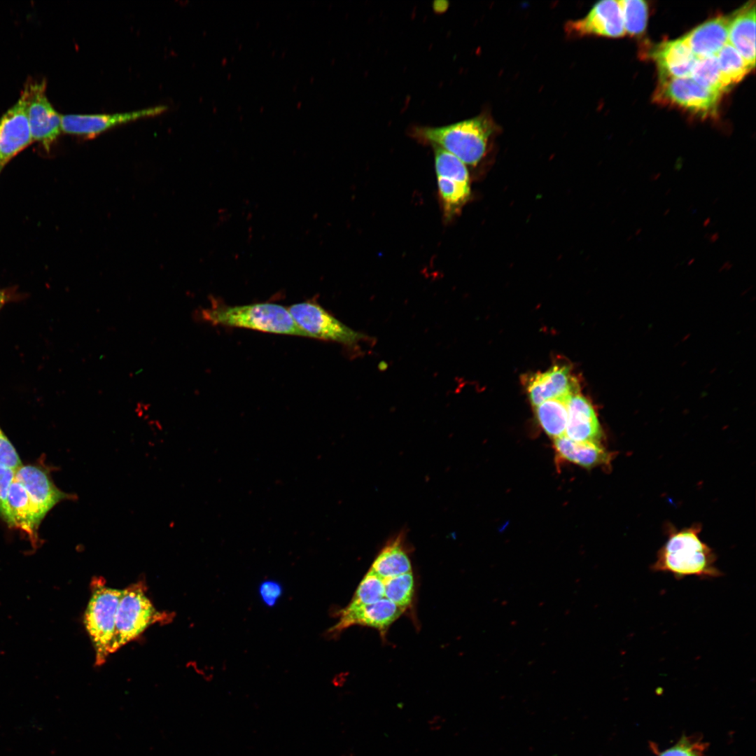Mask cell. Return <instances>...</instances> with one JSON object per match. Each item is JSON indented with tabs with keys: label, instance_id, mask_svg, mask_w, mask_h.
<instances>
[{
	"label": "cell",
	"instance_id": "d590c367",
	"mask_svg": "<svg viewBox=\"0 0 756 756\" xmlns=\"http://www.w3.org/2000/svg\"><path fill=\"white\" fill-rule=\"evenodd\" d=\"M660 176H661V173L653 174H652L650 176V181H656L660 177Z\"/></svg>",
	"mask_w": 756,
	"mask_h": 756
},
{
	"label": "cell",
	"instance_id": "277c9868",
	"mask_svg": "<svg viewBox=\"0 0 756 756\" xmlns=\"http://www.w3.org/2000/svg\"><path fill=\"white\" fill-rule=\"evenodd\" d=\"M91 591L84 624L95 650L96 664L102 665L113 653L116 612L122 589L107 587L99 578L92 581Z\"/></svg>",
	"mask_w": 756,
	"mask_h": 756
},
{
	"label": "cell",
	"instance_id": "f1b7e54d",
	"mask_svg": "<svg viewBox=\"0 0 756 756\" xmlns=\"http://www.w3.org/2000/svg\"><path fill=\"white\" fill-rule=\"evenodd\" d=\"M15 470L0 464V516L11 527L8 496L10 486L15 479Z\"/></svg>",
	"mask_w": 756,
	"mask_h": 756
},
{
	"label": "cell",
	"instance_id": "7a4b0ae2",
	"mask_svg": "<svg viewBox=\"0 0 756 756\" xmlns=\"http://www.w3.org/2000/svg\"><path fill=\"white\" fill-rule=\"evenodd\" d=\"M198 315L201 320L214 326L307 337L296 324L288 309L276 303L228 306L212 302L211 307L202 309Z\"/></svg>",
	"mask_w": 756,
	"mask_h": 756
},
{
	"label": "cell",
	"instance_id": "4316f807",
	"mask_svg": "<svg viewBox=\"0 0 756 756\" xmlns=\"http://www.w3.org/2000/svg\"><path fill=\"white\" fill-rule=\"evenodd\" d=\"M618 4L625 33L631 36L643 34L648 18L646 2L642 0H620Z\"/></svg>",
	"mask_w": 756,
	"mask_h": 756
},
{
	"label": "cell",
	"instance_id": "d6986e66",
	"mask_svg": "<svg viewBox=\"0 0 756 756\" xmlns=\"http://www.w3.org/2000/svg\"><path fill=\"white\" fill-rule=\"evenodd\" d=\"M554 444L560 459L587 468L609 465L612 460V454L601 442L575 441L564 435L554 439Z\"/></svg>",
	"mask_w": 756,
	"mask_h": 756
},
{
	"label": "cell",
	"instance_id": "836d02e7",
	"mask_svg": "<svg viewBox=\"0 0 756 756\" xmlns=\"http://www.w3.org/2000/svg\"><path fill=\"white\" fill-rule=\"evenodd\" d=\"M708 237L709 238V241L711 243H714L719 239V233L718 232H714L712 234L708 236Z\"/></svg>",
	"mask_w": 756,
	"mask_h": 756
},
{
	"label": "cell",
	"instance_id": "60d3db41",
	"mask_svg": "<svg viewBox=\"0 0 756 756\" xmlns=\"http://www.w3.org/2000/svg\"><path fill=\"white\" fill-rule=\"evenodd\" d=\"M718 199H719L718 197L715 198V200H714V202H713V204H715L718 202Z\"/></svg>",
	"mask_w": 756,
	"mask_h": 756
},
{
	"label": "cell",
	"instance_id": "f35d334b",
	"mask_svg": "<svg viewBox=\"0 0 756 756\" xmlns=\"http://www.w3.org/2000/svg\"><path fill=\"white\" fill-rule=\"evenodd\" d=\"M640 232H641V228L638 229V230L636 232V234L638 235V234H639Z\"/></svg>",
	"mask_w": 756,
	"mask_h": 756
},
{
	"label": "cell",
	"instance_id": "ffe728a7",
	"mask_svg": "<svg viewBox=\"0 0 756 756\" xmlns=\"http://www.w3.org/2000/svg\"><path fill=\"white\" fill-rule=\"evenodd\" d=\"M728 43L754 69L755 65V4L748 2L732 16Z\"/></svg>",
	"mask_w": 756,
	"mask_h": 756
},
{
	"label": "cell",
	"instance_id": "d6a6232c",
	"mask_svg": "<svg viewBox=\"0 0 756 756\" xmlns=\"http://www.w3.org/2000/svg\"><path fill=\"white\" fill-rule=\"evenodd\" d=\"M445 723V719L440 715L432 716L428 721V726L430 731L438 732L440 730Z\"/></svg>",
	"mask_w": 756,
	"mask_h": 756
},
{
	"label": "cell",
	"instance_id": "74e56055",
	"mask_svg": "<svg viewBox=\"0 0 756 756\" xmlns=\"http://www.w3.org/2000/svg\"><path fill=\"white\" fill-rule=\"evenodd\" d=\"M669 211H670L669 208L667 209L666 210H665L664 212V216H666L669 213Z\"/></svg>",
	"mask_w": 756,
	"mask_h": 756
},
{
	"label": "cell",
	"instance_id": "5bb4252c",
	"mask_svg": "<svg viewBox=\"0 0 756 756\" xmlns=\"http://www.w3.org/2000/svg\"><path fill=\"white\" fill-rule=\"evenodd\" d=\"M525 383L529 399L535 407L547 400L576 393L579 387L570 368L564 364L527 376Z\"/></svg>",
	"mask_w": 756,
	"mask_h": 756
},
{
	"label": "cell",
	"instance_id": "44dd1931",
	"mask_svg": "<svg viewBox=\"0 0 756 756\" xmlns=\"http://www.w3.org/2000/svg\"><path fill=\"white\" fill-rule=\"evenodd\" d=\"M11 528L15 527L25 532L34 544L38 540V529L41 522L22 484L15 478L13 481L8 496Z\"/></svg>",
	"mask_w": 756,
	"mask_h": 756
},
{
	"label": "cell",
	"instance_id": "8d00e7d4",
	"mask_svg": "<svg viewBox=\"0 0 756 756\" xmlns=\"http://www.w3.org/2000/svg\"><path fill=\"white\" fill-rule=\"evenodd\" d=\"M710 223V217H708V218H706V220H705L704 221V223H703V226H704V227H707V226H708V225H709Z\"/></svg>",
	"mask_w": 756,
	"mask_h": 756
},
{
	"label": "cell",
	"instance_id": "7402d4cb",
	"mask_svg": "<svg viewBox=\"0 0 756 756\" xmlns=\"http://www.w3.org/2000/svg\"><path fill=\"white\" fill-rule=\"evenodd\" d=\"M402 534L388 542L380 551L370 570L386 579L412 572V565L404 547Z\"/></svg>",
	"mask_w": 756,
	"mask_h": 756
},
{
	"label": "cell",
	"instance_id": "30bf717a",
	"mask_svg": "<svg viewBox=\"0 0 756 756\" xmlns=\"http://www.w3.org/2000/svg\"><path fill=\"white\" fill-rule=\"evenodd\" d=\"M28 92L24 90L15 105L0 118V165L32 141L27 118Z\"/></svg>",
	"mask_w": 756,
	"mask_h": 756
},
{
	"label": "cell",
	"instance_id": "d4e9b609",
	"mask_svg": "<svg viewBox=\"0 0 756 756\" xmlns=\"http://www.w3.org/2000/svg\"><path fill=\"white\" fill-rule=\"evenodd\" d=\"M715 56L722 76L732 85L740 82L752 69L739 52L729 43Z\"/></svg>",
	"mask_w": 756,
	"mask_h": 756
},
{
	"label": "cell",
	"instance_id": "5b68a950",
	"mask_svg": "<svg viewBox=\"0 0 756 756\" xmlns=\"http://www.w3.org/2000/svg\"><path fill=\"white\" fill-rule=\"evenodd\" d=\"M144 591L141 582L122 589L116 612L113 652L138 637L151 624L169 621L171 616L157 610Z\"/></svg>",
	"mask_w": 756,
	"mask_h": 756
},
{
	"label": "cell",
	"instance_id": "ba28073f",
	"mask_svg": "<svg viewBox=\"0 0 756 756\" xmlns=\"http://www.w3.org/2000/svg\"><path fill=\"white\" fill-rule=\"evenodd\" d=\"M721 97L701 87L690 77L661 78L655 99L707 117L716 114Z\"/></svg>",
	"mask_w": 756,
	"mask_h": 756
},
{
	"label": "cell",
	"instance_id": "4dcf8cb0",
	"mask_svg": "<svg viewBox=\"0 0 756 756\" xmlns=\"http://www.w3.org/2000/svg\"><path fill=\"white\" fill-rule=\"evenodd\" d=\"M0 464L10 467L14 470L19 468L22 464L20 458L15 447L4 434L0 427Z\"/></svg>",
	"mask_w": 756,
	"mask_h": 756
},
{
	"label": "cell",
	"instance_id": "603a6c76",
	"mask_svg": "<svg viewBox=\"0 0 756 756\" xmlns=\"http://www.w3.org/2000/svg\"><path fill=\"white\" fill-rule=\"evenodd\" d=\"M569 396L547 400L536 406L538 423L545 433L554 438L565 435Z\"/></svg>",
	"mask_w": 756,
	"mask_h": 756
},
{
	"label": "cell",
	"instance_id": "ab89813d",
	"mask_svg": "<svg viewBox=\"0 0 756 756\" xmlns=\"http://www.w3.org/2000/svg\"><path fill=\"white\" fill-rule=\"evenodd\" d=\"M694 260L695 259L692 258L690 262H688V265H691Z\"/></svg>",
	"mask_w": 756,
	"mask_h": 756
},
{
	"label": "cell",
	"instance_id": "9a60e30c",
	"mask_svg": "<svg viewBox=\"0 0 756 756\" xmlns=\"http://www.w3.org/2000/svg\"><path fill=\"white\" fill-rule=\"evenodd\" d=\"M167 109L165 106H158L115 114L65 115L62 116V131L67 134L94 136L116 125L159 115Z\"/></svg>",
	"mask_w": 756,
	"mask_h": 756
},
{
	"label": "cell",
	"instance_id": "e575fe53",
	"mask_svg": "<svg viewBox=\"0 0 756 756\" xmlns=\"http://www.w3.org/2000/svg\"><path fill=\"white\" fill-rule=\"evenodd\" d=\"M6 301V295L4 292L0 290V309L3 306Z\"/></svg>",
	"mask_w": 756,
	"mask_h": 756
},
{
	"label": "cell",
	"instance_id": "2e32d148",
	"mask_svg": "<svg viewBox=\"0 0 756 756\" xmlns=\"http://www.w3.org/2000/svg\"><path fill=\"white\" fill-rule=\"evenodd\" d=\"M568 419L565 435L575 441L601 442L603 432L591 402L578 393L567 401Z\"/></svg>",
	"mask_w": 756,
	"mask_h": 756
},
{
	"label": "cell",
	"instance_id": "9c48e42d",
	"mask_svg": "<svg viewBox=\"0 0 756 756\" xmlns=\"http://www.w3.org/2000/svg\"><path fill=\"white\" fill-rule=\"evenodd\" d=\"M26 88L28 92L27 118L32 139L48 148L62 132V115L49 102L44 82L28 85Z\"/></svg>",
	"mask_w": 756,
	"mask_h": 756
},
{
	"label": "cell",
	"instance_id": "52a82bcc",
	"mask_svg": "<svg viewBox=\"0 0 756 756\" xmlns=\"http://www.w3.org/2000/svg\"><path fill=\"white\" fill-rule=\"evenodd\" d=\"M288 309L308 337L349 346L365 339L364 335L342 323L314 300L293 304Z\"/></svg>",
	"mask_w": 756,
	"mask_h": 756
},
{
	"label": "cell",
	"instance_id": "b9f144b4",
	"mask_svg": "<svg viewBox=\"0 0 756 756\" xmlns=\"http://www.w3.org/2000/svg\"><path fill=\"white\" fill-rule=\"evenodd\" d=\"M670 192H671V189H668L667 190V192H666L665 195H667Z\"/></svg>",
	"mask_w": 756,
	"mask_h": 756
},
{
	"label": "cell",
	"instance_id": "7c38bea8",
	"mask_svg": "<svg viewBox=\"0 0 756 756\" xmlns=\"http://www.w3.org/2000/svg\"><path fill=\"white\" fill-rule=\"evenodd\" d=\"M403 610L385 597L369 605L354 608L345 607L339 611L338 622L328 630V634L336 636L343 630L358 624L377 629L384 634Z\"/></svg>",
	"mask_w": 756,
	"mask_h": 756
},
{
	"label": "cell",
	"instance_id": "8992f818",
	"mask_svg": "<svg viewBox=\"0 0 756 756\" xmlns=\"http://www.w3.org/2000/svg\"><path fill=\"white\" fill-rule=\"evenodd\" d=\"M438 194L444 217L451 219L457 214L470 196V184L466 166L459 159L444 150L432 146Z\"/></svg>",
	"mask_w": 756,
	"mask_h": 756
},
{
	"label": "cell",
	"instance_id": "3957f363",
	"mask_svg": "<svg viewBox=\"0 0 756 756\" xmlns=\"http://www.w3.org/2000/svg\"><path fill=\"white\" fill-rule=\"evenodd\" d=\"M410 131L420 142L438 146L465 164L475 166L486 153L493 124L486 116L479 115L441 127L414 125Z\"/></svg>",
	"mask_w": 756,
	"mask_h": 756
},
{
	"label": "cell",
	"instance_id": "4fadbf2b",
	"mask_svg": "<svg viewBox=\"0 0 756 756\" xmlns=\"http://www.w3.org/2000/svg\"><path fill=\"white\" fill-rule=\"evenodd\" d=\"M15 478L24 487L41 521L57 503L73 498L58 489L48 472L38 465H22L15 470Z\"/></svg>",
	"mask_w": 756,
	"mask_h": 756
},
{
	"label": "cell",
	"instance_id": "6da1fadb",
	"mask_svg": "<svg viewBox=\"0 0 756 756\" xmlns=\"http://www.w3.org/2000/svg\"><path fill=\"white\" fill-rule=\"evenodd\" d=\"M701 530L699 524L679 530L670 526L667 540L657 552L651 570L671 573L676 580L688 576L701 579L722 576L715 564V553L700 538Z\"/></svg>",
	"mask_w": 756,
	"mask_h": 756
},
{
	"label": "cell",
	"instance_id": "e0dca14e",
	"mask_svg": "<svg viewBox=\"0 0 756 756\" xmlns=\"http://www.w3.org/2000/svg\"><path fill=\"white\" fill-rule=\"evenodd\" d=\"M732 16L713 18L682 37L696 59L715 55L728 43Z\"/></svg>",
	"mask_w": 756,
	"mask_h": 756
},
{
	"label": "cell",
	"instance_id": "7bdbcfd3",
	"mask_svg": "<svg viewBox=\"0 0 756 756\" xmlns=\"http://www.w3.org/2000/svg\"><path fill=\"white\" fill-rule=\"evenodd\" d=\"M3 167H4V165H0V172H1V169H2V168H3Z\"/></svg>",
	"mask_w": 756,
	"mask_h": 756
},
{
	"label": "cell",
	"instance_id": "ac0fdd59",
	"mask_svg": "<svg viewBox=\"0 0 756 756\" xmlns=\"http://www.w3.org/2000/svg\"><path fill=\"white\" fill-rule=\"evenodd\" d=\"M652 57L659 69L661 78L690 77L696 60L682 37L659 45Z\"/></svg>",
	"mask_w": 756,
	"mask_h": 756
},
{
	"label": "cell",
	"instance_id": "484cf974",
	"mask_svg": "<svg viewBox=\"0 0 756 756\" xmlns=\"http://www.w3.org/2000/svg\"><path fill=\"white\" fill-rule=\"evenodd\" d=\"M384 597L404 610L412 603L414 581L412 572L384 579Z\"/></svg>",
	"mask_w": 756,
	"mask_h": 756
},
{
	"label": "cell",
	"instance_id": "83f0119b",
	"mask_svg": "<svg viewBox=\"0 0 756 756\" xmlns=\"http://www.w3.org/2000/svg\"><path fill=\"white\" fill-rule=\"evenodd\" d=\"M384 597V580L371 570L365 575L350 603L346 607L354 608L375 603Z\"/></svg>",
	"mask_w": 756,
	"mask_h": 756
},
{
	"label": "cell",
	"instance_id": "cb8c5ba5",
	"mask_svg": "<svg viewBox=\"0 0 756 756\" xmlns=\"http://www.w3.org/2000/svg\"><path fill=\"white\" fill-rule=\"evenodd\" d=\"M690 77L701 87L721 95L732 86L722 76L715 55L696 59Z\"/></svg>",
	"mask_w": 756,
	"mask_h": 756
},
{
	"label": "cell",
	"instance_id": "8fae6325",
	"mask_svg": "<svg viewBox=\"0 0 756 756\" xmlns=\"http://www.w3.org/2000/svg\"><path fill=\"white\" fill-rule=\"evenodd\" d=\"M566 31L575 36L598 35L619 38L624 36L626 33L618 1L598 2L584 18L567 22Z\"/></svg>",
	"mask_w": 756,
	"mask_h": 756
},
{
	"label": "cell",
	"instance_id": "f546056e",
	"mask_svg": "<svg viewBox=\"0 0 756 756\" xmlns=\"http://www.w3.org/2000/svg\"><path fill=\"white\" fill-rule=\"evenodd\" d=\"M283 587L274 580H265L258 587V594L262 603L272 608L277 604L283 595Z\"/></svg>",
	"mask_w": 756,
	"mask_h": 756
},
{
	"label": "cell",
	"instance_id": "1f68e13d",
	"mask_svg": "<svg viewBox=\"0 0 756 756\" xmlns=\"http://www.w3.org/2000/svg\"><path fill=\"white\" fill-rule=\"evenodd\" d=\"M659 756H696L693 750L684 744H678L662 752Z\"/></svg>",
	"mask_w": 756,
	"mask_h": 756
}]
</instances>
